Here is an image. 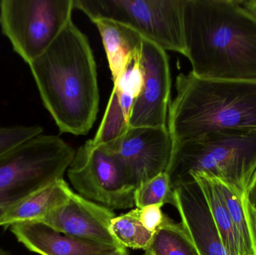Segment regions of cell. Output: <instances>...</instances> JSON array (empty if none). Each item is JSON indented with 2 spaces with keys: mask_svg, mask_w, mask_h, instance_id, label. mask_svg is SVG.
<instances>
[{
  "mask_svg": "<svg viewBox=\"0 0 256 255\" xmlns=\"http://www.w3.org/2000/svg\"><path fill=\"white\" fill-rule=\"evenodd\" d=\"M186 57L197 77L256 81V18L234 0H184Z\"/></svg>",
  "mask_w": 256,
  "mask_h": 255,
  "instance_id": "6da1fadb",
  "label": "cell"
},
{
  "mask_svg": "<svg viewBox=\"0 0 256 255\" xmlns=\"http://www.w3.org/2000/svg\"><path fill=\"white\" fill-rule=\"evenodd\" d=\"M42 103L61 133L88 134L99 110L97 65L87 36L70 19L30 64Z\"/></svg>",
  "mask_w": 256,
  "mask_h": 255,
  "instance_id": "7a4b0ae2",
  "label": "cell"
},
{
  "mask_svg": "<svg viewBox=\"0 0 256 255\" xmlns=\"http://www.w3.org/2000/svg\"><path fill=\"white\" fill-rule=\"evenodd\" d=\"M168 108L173 143L224 129L256 127V81L218 80L180 73Z\"/></svg>",
  "mask_w": 256,
  "mask_h": 255,
  "instance_id": "3957f363",
  "label": "cell"
},
{
  "mask_svg": "<svg viewBox=\"0 0 256 255\" xmlns=\"http://www.w3.org/2000/svg\"><path fill=\"white\" fill-rule=\"evenodd\" d=\"M256 170V127L224 129L174 144L166 170L172 188L207 174L244 193Z\"/></svg>",
  "mask_w": 256,
  "mask_h": 255,
  "instance_id": "277c9868",
  "label": "cell"
},
{
  "mask_svg": "<svg viewBox=\"0 0 256 255\" xmlns=\"http://www.w3.org/2000/svg\"><path fill=\"white\" fill-rule=\"evenodd\" d=\"M76 151L63 139L44 133L0 159V223L16 205L62 179Z\"/></svg>",
  "mask_w": 256,
  "mask_h": 255,
  "instance_id": "5b68a950",
  "label": "cell"
},
{
  "mask_svg": "<svg viewBox=\"0 0 256 255\" xmlns=\"http://www.w3.org/2000/svg\"><path fill=\"white\" fill-rule=\"evenodd\" d=\"M74 5L91 21L104 18L121 22L164 50L186 56L184 0H74Z\"/></svg>",
  "mask_w": 256,
  "mask_h": 255,
  "instance_id": "8992f818",
  "label": "cell"
},
{
  "mask_svg": "<svg viewBox=\"0 0 256 255\" xmlns=\"http://www.w3.org/2000/svg\"><path fill=\"white\" fill-rule=\"evenodd\" d=\"M74 9V0H1L2 32L30 65L72 19Z\"/></svg>",
  "mask_w": 256,
  "mask_h": 255,
  "instance_id": "52a82bcc",
  "label": "cell"
},
{
  "mask_svg": "<svg viewBox=\"0 0 256 255\" xmlns=\"http://www.w3.org/2000/svg\"><path fill=\"white\" fill-rule=\"evenodd\" d=\"M76 194L108 209L135 205V190L128 185L115 157L104 144L90 140L76 151L67 170Z\"/></svg>",
  "mask_w": 256,
  "mask_h": 255,
  "instance_id": "ba28073f",
  "label": "cell"
},
{
  "mask_svg": "<svg viewBox=\"0 0 256 255\" xmlns=\"http://www.w3.org/2000/svg\"><path fill=\"white\" fill-rule=\"evenodd\" d=\"M104 145L134 190L166 172L174 148L167 127H128L121 136Z\"/></svg>",
  "mask_w": 256,
  "mask_h": 255,
  "instance_id": "9c48e42d",
  "label": "cell"
},
{
  "mask_svg": "<svg viewBox=\"0 0 256 255\" xmlns=\"http://www.w3.org/2000/svg\"><path fill=\"white\" fill-rule=\"evenodd\" d=\"M140 62L142 88L132 105L128 127H167L172 83L168 55L164 49L144 38Z\"/></svg>",
  "mask_w": 256,
  "mask_h": 255,
  "instance_id": "30bf717a",
  "label": "cell"
},
{
  "mask_svg": "<svg viewBox=\"0 0 256 255\" xmlns=\"http://www.w3.org/2000/svg\"><path fill=\"white\" fill-rule=\"evenodd\" d=\"M116 217L112 210L87 200L73 192L64 205L46 216L40 223L68 236L121 247L110 231L111 221Z\"/></svg>",
  "mask_w": 256,
  "mask_h": 255,
  "instance_id": "8fae6325",
  "label": "cell"
},
{
  "mask_svg": "<svg viewBox=\"0 0 256 255\" xmlns=\"http://www.w3.org/2000/svg\"><path fill=\"white\" fill-rule=\"evenodd\" d=\"M180 223L200 255H226L207 201L194 180L173 189Z\"/></svg>",
  "mask_w": 256,
  "mask_h": 255,
  "instance_id": "7c38bea8",
  "label": "cell"
},
{
  "mask_svg": "<svg viewBox=\"0 0 256 255\" xmlns=\"http://www.w3.org/2000/svg\"><path fill=\"white\" fill-rule=\"evenodd\" d=\"M8 229L18 243L39 255H106L118 248L68 236L40 223H18Z\"/></svg>",
  "mask_w": 256,
  "mask_h": 255,
  "instance_id": "4fadbf2b",
  "label": "cell"
},
{
  "mask_svg": "<svg viewBox=\"0 0 256 255\" xmlns=\"http://www.w3.org/2000/svg\"><path fill=\"white\" fill-rule=\"evenodd\" d=\"M92 22L100 32L115 83L140 54L144 38L134 28L116 21L98 18Z\"/></svg>",
  "mask_w": 256,
  "mask_h": 255,
  "instance_id": "5bb4252c",
  "label": "cell"
},
{
  "mask_svg": "<svg viewBox=\"0 0 256 255\" xmlns=\"http://www.w3.org/2000/svg\"><path fill=\"white\" fill-rule=\"evenodd\" d=\"M73 191L64 178L39 190L16 205L3 219L0 227L8 229L18 223H40L64 205Z\"/></svg>",
  "mask_w": 256,
  "mask_h": 255,
  "instance_id": "9a60e30c",
  "label": "cell"
},
{
  "mask_svg": "<svg viewBox=\"0 0 256 255\" xmlns=\"http://www.w3.org/2000/svg\"><path fill=\"white\" fill-rule=\"evenodd\" d=\"M190 178L194 179L200 186L207 201L219 232L226 254L240 255L238 242L234 226L226 208L216 178L202 172L192 174Z\"/></svg>",
  "mask_w": 256,
  "mask_h": 255,
  "instance_id": "2e32d148",
  "label": "cell"
},
{
  "mask_svg": "<svg viewBox=\"0 0 256 255\" xmlns=\"http://www.w3.org/2000/svg\"><path fill=\"white\" fill-rule=\"evenodd\" d=\"M146 251L152 255H200L182 223L167 215Z\"/></svg>",
  "mask_w": 256,
  "mask_h": 255,
  "instance_id": "e0dca14e",
  "label": "cell"
},
{
  "mask_svg": "<svg viewBox=\"0 0 256 255\" xmlns=\"http://www.w3.org/2000/svg\"><path fill=\"white\" fill-rule=\"evenodd\" d=\"M110 231L122 247L144 252L148 249L154 236V233L142 224L140 209L137 208L116 217L111 221Z\"/></svg>",
  "mask_w": 256,
  "mask_h": 255,
  "instance_id": "ac0fdd59",
  "label": "cell"
},
{
  "mask_svg": "<svg viewBox=\"0 0 256 255\" xmlns=\"http://www.w3.org/2000/svg\"><path fill=\"white\" fill-rule=\"evenodd\" d=\"M238 242L240 255H254L248 223L242 203L243 193L236 187L216 179Z\"/></svg>",
  "mask_w": 256,
  "mask_h": 255,
  "instance_id": "d6986e66",
  "label": "cell"
},
{
  "mask_svg": "<svg viewBox=\"0 0 256 255\" xmlns=\"http://www.w3.org/2000/svg\"><path fill=\"white\" fill-rule=\"evenodd\" d=\"M140 54L134 58L127 71L114 83L111 94L116 100L128 124L132 105L142 88L143 75L140 66Z\"/></svg>",
  "mask_w": 256,
  "mask_h": 255,
  "instance_id": "ffe728a7",
  "label": "cell"
},
{
  "mask_svg": "<svg viewBox=\"0 0 256 255\" xmlns=\"http://www.w3.org/2000/svg\"><path fill=\"white\" fill-rule=\"evenodd\" d=\"M174 194L166 172L160 174L138 186L134 192V202L137 208L153 205H174Z\"/></svg>",
  "mask_w": 256,
  "mask_h": 255,
  "instance_id": "44dd1931",
  "label": "cell"
},
{
  "mask_svg": "<svg viewBox=\"0 0 256 255\" xmlns=\"http://www.w3.org/2000/svg\"><path fill=\"white\" fill-rule=\"evenodd\" d=\"M40 126L0 127V159L28 139L43 133Z\"/></svg>",
  "mask_w": 256,
  "mask_h": 255,
  "instance_id": "7402d4cb",
  "label": "cell"
},
{
  "mask_svg": "<svg viewBox=\"0 0 256 255\" xmlns=\"http://www.w3.org/2000/svg\"><path fill=\"white\" fill-rule=\"evenodd\" d=\"M161 205H149L140 209V221L144 229L154 234L162 225L166 214L162 213Z\"/></svg>",
  "mask_w": 256,
  "mask_h": 255,
  "instance_id": "603a6c76",
  "label": "cell"
},
{
  "mask_svg": "<svg viewBox=\"0 0 256 255\" xmlns=\"http://www.w3.org/2000/svg\"><path fill=\"white\" fill-rule=\"evenodd\" d=\"M242 203H243L245 217H246L248 230H249L252 253L254 255H256V210L251 206L244 194L242 196Z\"/></svg>",
  "mask_w": 256,
  "mask_h": 255,
  "instance_id": "cb8c5ba5",
  "label": "cell"
},
{
  "mask_svg": "<svg viewBox=\"0 0 256 255\" xmlns=\"http://www.w3.org/2000/svg\"><path fill=\"white\" fill-rule=\"evenodd\" d=\"M244 196L250 204L252 208L256 210V170L246 188Z\"/></svg>",
  "mask_w": 256,
  "mask_h": 255,
  "instance_id": "d4e9b609",
  "label": "cell"
},
{
  "mask_svg": "<svg viewBox=\"0 0 256 255\" xmlns=\"http://www.w3.org/2000/svg\"><path fill=\"white\" fill-rule=\"evenodd\" d=\"M240 3L244 8L246 9L249 13L254 15V16L256 18V0L240 1Z\"/></svg>",
  "mask_w": 256,
  "mask_h": 255,
  "instance_id": "484cf974",
  "label": "cell"
},
{
  "mask_svg": "<svg viewBox=\"0 0 256 255\" xmlns=\"http://www.w3.org/2000/svg\"><path fill=\"white\" fill-rule=\"evenodd\" d=\"M106 255H130V254L128 252L127 249L122 247L116 249V250H114V251H112V253Z\"/></svg>",
  "mask_w": 256,
  "mask_h": 255,
  "instance_id": "4316f807",
  "label": "cell"
},
{
  "mask_svg": "<svg viewBox=\"0 0 256 255\" xmlns=\"http://www.w3.org/2000/svg\"><path fill=\"white\" fill-rule=\"evenodd\" d=\"M0 255H12L9 252L6 251V250L0 249Z\"/></svg>",
  "mask_w": 256,
  "mask_h": 255,
  "instance_id": "83f0119b",
  "label": "cell"
},
{
  "mask_svg": "<svg viewBox=\"0 0 256 255\" xmlns=\"http://www.w3.org/2000/svg\"><path fill=\"white\" fill-rule=\"evenodd\" d=\"M143 255H152L150 254V253H148V252L146 251V252H144V254Z\"/></svg>",
  "mask_w": 256,
  "mask_h": 255,
  "instance_id": "f1b7e54d",
  "label": "cell"
}]
</instances>
